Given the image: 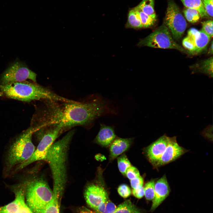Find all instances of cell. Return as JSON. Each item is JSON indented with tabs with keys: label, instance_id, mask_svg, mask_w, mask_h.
<instances>
[{
	"label": "cell",
	"instance_id": "24",
	"mask_svg": "<svg viewBox=\"0 0 213 213\" xmlns=\"http://www.w3.org/2000/svg\"><path fill=\"white\" fill-rule=\"evenodd\" d=\"M183 12L186 20L192 23L197 22L201 17L199 12L195 9L185 7L183 10Z\"/></svg>",
	"mask_w": 213,
	"mask_h": 213
},
{
	"label": "cell",
	"instance_id": "19",
	"mask_svg": "<svg viewBox=\"0 0 213 213\" xmlns=\"http://www.w3.org/2000/svg\"><path fill=\"white\" fill-rule=\"evenodd\" d=\"M125 26L126 28L136 29L143 28L138 14L135 7L129 12Z\"/></svg>",
	"mask_w": 213,
	"mask_h": 213
},
{
	"label": "cell",
	"instance_id": "17",
	"mask_svg": "<svg viewBox=\"0 0 213 213\" xmlns=\"http://www.w3.org/2000/svg\"><path fill=\"white\" fill-rule=\"evenodd\" d=\"M210 38L201 30L199 31L193 39L196 47L195 52H199L204 49L209 43Z\"/></svg>",
	"mask_w": 213,
	"mask_h": 213
},
{
	"label": "cell",
	"instance_id": "37",
	"mask_svg": "<svg viewBox=\"0 0 213 213\" xmlns=\"http://www.w3.org/2000/svg\"><path fill=\"white\" fill-rule=\"evenodd\" d=\"M97 159L99 160L103 161L105 159V156L99 154L97 155Z\"/></svg>",
	"mask_w": 213,
	"mask_h": 213
},
{
	"label": "cell",
	"instance_id": "32",
	"mask_svg": "<svg viewBox=\"0 0 213 213\" xmlns=\"http://www.w3.org/2000/svg\"><path fill=\"white\" fill-rule=\"evenodd\" d=\"M130 183L133 189H136L143 186V180L140 175L130 180Z\"/></svg>",
	"mask_w": 213,
	"mask_h": 213
},
{
	"label": "cell",
	"instance_id": "4",
	"mask_svg": "<svg viewBox=\"0 0 213 213\" xmlns=\"http://www.w3.org/2000/svg\"><path fill=\"white\" fill-rule=\"evenodd\" d=\"M37 131L31 127L18 136L10 146L6 156L5 171L7 174L29 159L35 150L32 141L33 133Z\"/></svg>",
	"mask_w": 213,
	"mask_h": 213
},
{
	"label": "cell",
	"instance_id": "10",
	"mask_svg": "<svg viewBox=\"0 0 213 213\" xmlns=\"http://www.w3.org/2000/svg\"><path fill=\"white\" fill-rule=\"evenodd\" d=\"M99 170L96 179L88 185L84 193L87 204L94 210L101 203L109 198L104 186L103 170L99 168Z\"/></svg>",
	"mask_w": 213,
	"mask_h": 213
},
{
	"label": "cell",
	"instance_id": "22",
	"mask_svg": "<svg viewBox=\"0 0 213 213\" xmlns=\"http://www.w3.org/2000/svg\"><path fill=\"white\" fill-rule=\"evenodd\" d=\"M139 16L143 28H147L153 26L155 23L156 18L147 14L141 10L137 6L135 7Z\"/></svg>",
	"mask_w": 213,
	"mask_h": 213
},
{
	"label": "cell",
	"instance_id": "26",
	"mask_svg": "<svg viewBox=\"0 0 213 213\" xmlns=\"http://www.w3.org/2000/svg\"><path fill=\"white\" fill-rule=\"evenodd\" d=\"M155 180H151L146 183L144 187V195L146 199L153 200L154 196Z\"/></svg>",
	"mask_w": 213,
	"mask_h": 213
},
{
	"label": "cell",
	"instance_id": "33",
	"mask_svg": "<svg viewBox=\"0 0 213 213\" xmlns=\"http://www.w3.org/2000/svg\"><path fill=\"white\" fill-rule=\"evenodd\" d=\"M117 207L109 198L106 201L104 213H114Z\"/></svg>",
	"mask_w": 213,
	"mask_h": 213
},
{
	"label": "cell",
	"instance_id": "11",
	"mask_svg": "<svg viewBox=\"0 0 213 213\" xmlns=\"http://www.w3.org/2000/svg\"><path fill=\"white\" fill-rule=\"evenodd\" d=\"M11 188L15 194L14 199L0 206V213H33L25 202V183L12 186Z\"/></svg>",
	"mask_w": 213,
	"mask_h": 213
},
{
	"label": "cell",
	"instance_id": "35",
	"mask_svg": "<svg viewBox=\"0 0 213 213\" xmlns=\"http://www.w3.org/2000/svg\"><path fill=\"white\" fill-rule=\"evenodd\" d=\"M199 30L195 28H191L188 32L187 36L188 37L193 40L195 36L198 32Z\"/></svg>",
	"mask_w": 213,
	"mask_h": 213
},
{
	"label": "cell",
	"instance_id": "28",
	"mask_svg": "<svg viewBox=\"0 0 213 213\" xmlns=\"http://www.w3.org/2000/svg\"><path fill=\"white\" fill-rule=\"evenodd\" d=\"M117 191L120 196L125 198L129 197L131 192L130 187L125 184L120 185L118 188Z\"/></svg>",
	"mask_w": 213,
	"mask_h": 213
},
{
	"label": "cell",
	"instance_id": "25",
	"mask_svg": "<svg viewBox=\"0 0 213 213\" xmlns=\"http://www.w3.org/2000/svg\"><path fill=\"white\" fill-rule=\"evenodd\" d=\"M117 164L118 169L123 175H125L127 170L131 166V164L125 154H122L118 158Z\"/></svg>",
	"mask_w": 213,
	"mask_h": 213
},
{
	"label": "cell",
	"instance_id": "13",
	"mask_svg": "<svg viewBox=\"0 0 213 213\" xmlns=\"http://www.w3.org/2000/svg\"><path fill=\"white\" fill-rule=\"evenodd\" d=\"M170 137L164 135L147 147L145 154L149 161L155 167L168 144Z\"/></svg>",
	"mask_w": 213,
	"mask_h": 213
},
{
	"label": "cell",
	"instance_id": "1",
	"mask_svg": "<svg viewBox=\"0 0 213 213\" xmlns=\"http://www.w3.org/2000/svg\"><path fill=\"white\" fill-rule=\"evenodd\" d=\"M115 109L109 100L96 96L83 102L44 100L39 111V129L57 126L64 130L92 123L97 119L114 114Z\"/></svg>",
	"mask_w": 213,
	"mask_h": 213
},
{
	"label": "cell",
	"instance_id": "36",
	"mask_svg": "<svg viewBox=\"0 0 213 213\" xmlns=\"http://www.w3.org/2000/svg\"><path fill=\"white\" fill-rule=\"evenodd\" d=\"M77 213H97L95 211L94 212L91 210L83 206L79 208L77 212Z\"/></svg>",
	"mask_w": 213,
	"mask_h": 213
},
{
	"label": "cell",
	"instance_id": "29",
	"mask_svg": "<svg viewBox=\"0 0 213 213\" xmlns=\"http://www.w3.org/2000/svg\"><path fill=\"white\" fill-rule=\"evenodd\" d=\"M182 44L183 47L190 52H195L196 47L193 40L187 36L183 39Z\"/></svg>",
	"mask_w": 213,
	"mask_h": 213
},
{
	"label": "cell",
	"instance_id": "27",
	"mask_svg": "<svg viewBox=\"0 0 213 213\" xmlns=\"http://www.w3.org/2000/svg\"><path fill=\"white\" fill-rule=\"evenodd\" d=\"M201 30L211 38L213 36V20H209L202 22Z\"/></svg>",
	"mask_w": 213,
	"mask_h": 213
},
{
	"label": "cell",
	"instance_id": "8",
	"mask_svg": "<svg viewBox=\"0 0 213 213\" xmlns=\"http://www.w3.org/2000/svg\"><path fill=\"white\" fill-rule=\"evenodd\" d=\"M37 74L30 70L26 64L20 61H16L9 66L1 75L0 85L30 80L36 81Z\"/></svg>",
	"mask_w": 213,
	"mask_h": 213
},
{
	"label": "cell",
	"instance_id": "21",
	"mask_svg": "<svg viewBox=\"0 0 213 213\" xmlns=\"http://www.w3.org/2000/svg\"><path fill=\"white\" fill-rule=\"evenodd\" d=\"M154 3V0H143L137 6L146 14L156 18Z\"/></svg>",
	"mask_w": 213,
	"mask_h": 213
},
{
	"label": "cell",
	"instance_id": "30",
	"mask_svg": "<svg viewBox=\"0 0 213 213\" xmlns=\"http://www.w3.org/2000/svg\"><path fill=\"white\" fill-rule=\"evenodd\" d=\"M210 18L213 17V0H201Z\"/></svg>",
	"mask_w": 213,
	"mask_h": 213
},
{
	"label": "cell",
	"instance_id": "6",
	"mask_svg": "<svg viewBox=\"0 0 213 213\" xmlns=\"http://www.w3.org/2000/svg\"><path fill=\"white\" fill-rule=\"evenodd\" d=\"M139 46H147L164 49H174L186 53V50L173 40L165 23L162 24L146 38L140 40Z\"/></svg>",
	"mask_w": 213,
	"mask_h": 213
},
{
	"label": "cell",
	"instance_id": "9",
	"mask_svg": "<svg viewBox=\"0 0 213 213\" xmlns=\"http://www.w3.org/2000/svg\"><path fill=\"white\" fill-rule=\"evenodd\" d=\"M165 21L173 38L176 40L180 39L186 28L187 24L179 7L172 1L168 2Z\"/></svg>",
	"mask_w": 213,
	"mask_h": 213
},
{
	"label": "cell",
	"instance_id": "18",
	"mask_svg": "<svg viewBox=\"0 0 213 213\" xmlns=\"http://www.w3.org/2000/svg\"><path fill=\"white\" fill-rule=\"evenodd\" d=\"M186 8L197 10L202 18L209 17L201 0H180Z\"/></svg>",
	"mask_w": 213,
	"mask_h": 213
},
{
	"label": "cell",
	"instance_id": "20",
	"mask_svg": "<svg viewBox=\"0 0 213 213\" xmlns=\"http://www.w3.org/2000/svg\"><path fill=\"white\" fill-rule=\"evenodd\" d=\"M114 213H142L130 200H127L119 204Z\"/></svg>",
	"mask_w": 213,
	"mask_h": 213
},
{
	"label": "cell",
	"instance_id": "31",
	"mask_svg": "<svg viewBox=\"0 0 213 213\" xmlns=\"http://www.w3.org/2000/svg\"><path fill=\"white\" fill-rule=\"evenodd\" d=\"M125 175L129 180H131L139 176L140 174L136 168L131 166L127 170Z\"/></svg>",
	"mask_w": 213,
	"mask_h": 213
},
{
	"label": "cell",
	"instance_id": "15",
	"mask_svg": "<svg viewBox=\"0 0 213 213\" xmlns=\"http://www.w3.org/2000/svg\"><path fill=\"white\" fill-rule=\"evenodd\" d=\"M132 140L131 138H116L110 146V161H112L127 150L131 144Z\"/></svg>",
	"mask_w": 213,
	"mask_h": 213
},
{
	"label": "cell",
	"instance_id": "34",
	"mask_svg": "<svg viewBox=\"0 0 213 213\" xmlns=\"http://www.w3.org/2000/svg\"><path fill=\"white\" fill-rule=\"evenodd\" d=\"M132 193L135 197L140 199L144 195V187L143 186L138 189H133Z\"/></svg>",
	"mask_w": 213,
	"mask_h": 213
},
{
	"label": "cell",
	"instance_id": "7",
	"mask_svg": "<svg viewBox=\"0 0 213 213\" xmlns=\"http://www.w3.org/2000/svg\"><path fill=\"white\" fill-rule=\"evenodd\" d=\"M43 129H46V130L33 155L28 160L17 167L14 170L15 171L22 170L33 162L45 160L47 152L54 141L64 131L62 128L57 126H49Z\"/></svg>",
	"mask_w": 213,
	"mask_h": 213
},
{
	"label": "cell",
	"instance_id": "38",
	"mask_svg": "<svg viewBox=\"0 0 213 213\" xmlns=\"http://www.w3.org/2000/svg\"><path fill=\"white\" fill-rule=\"evenodd\" d=\"M213 41H212L208 51L209 54H213Z\"/></svg>",
	"mask_w": 213,
	"mask_h": 213
},
{
	"label": "cell",
	"instance_id": "5",
	"mask_svg": "<svg viewBox=\"0 0 213 213\" xmlns=\"http://www.w3.org/2000/svg\"><path fill=\"white\" fill-rule=\"evenodd\" d=\"M25 183L26 204L33 213H43L52 199L53 191L42 178H34Z\"/></svg>",
	"mask_w": 213,
	"mask_h": 213
},
{
	"label": "cell",
	"instance_id": "2",
	"mask_svg": "<svg viewBox=\"0 0 213 213\" xmlns=\"http://www.w3.org/2000/svg\"><path fill=\"white\" fill-rule=\"evenodd\" d=\"M75 131H69L54 143L48 150L45 161L50 168L53 181L54 193L62 195L67 180V164L69 146Z\"/></svg>",
	"mask_w": 213,
	"mask_h": 213
},
{
	"label": "cell",
	"instance_id": "16",
	"mask_svg": "<svg viewBox=\"0 0 213 213\" xmlns=\"http://www.w3.org/2000/svg\"><path fill=\"white\" fill-rule=\"evenodd\" d=\"M116 137L113 127L100 124V130L95 139V142L104 147L110 146Z\"/></svg>",
	"mask_w": 213,
	"mask_h": 213
},
{
	"label": "cell",
	"instance_id": "3",
	"mask_svg": "<svg viewBox=\"0 0 213 213\" xmlns=\"http://www.w3.org/2000/svg\"><path fill=\"white\" fill-rule=\"evenodd\" d=\"M0 95L7 98L30 102L41 99L72 102L36 82L26 80L5 85H0Z\"/></svg>",
	"mask_w": 213,
	"mask_h": 213
},
{
	"label": "cell",
	"instance_id": "23",
	"mask_svg": "<svg viewBox=\"0 0 213 213\" xmlns=\"http://www.w3.org/2000/svg\"><path fill=\"white\" fill-rule=\"evenodd\" d=\"M213 60V57H211L201 62L197 66L199 71L212 78Z\"/></svg>",
	"mask_w": 213,
	"mask_h": 213
},
{
	"label": "cell",
	"instance_id": "12",
	"mask_svg": "<svg viewBox=\"0 0 213 213\" xmlns=\"http://www.w3.org/2000/svg\"><path fill=\"white\" fill-rule=\"evenodd\" d=\"M187 151L179 145L176 137H170L167 146L155 167H157L174 161Z\"/></svg>",
	"mask_w": 213,
	"mask_h": 213
},
{
	"label": "cell",
	"instance_id": "14",
	"mask_svg": "<svg viewBox=\"0 0 213 213\" xmlns=\"http://www.w3.org/2000/svg\"><path fill=\"white\" fill-rule=\"evenodd\" d=\"M170 188L165 175L155 183L154 196L152 200L151 211L156 209L168 196Z\"/></svg>",
	"mask_w": 213,
	"mask_h": 213
}]
</instances>
